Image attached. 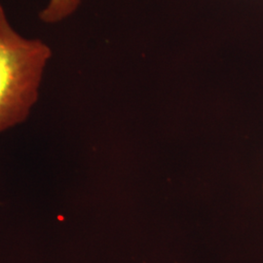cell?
Instances as JSON below:
<instances>
[{
	"label": "cell",
	"mask_w": 263,
	"mask_h": 263,
	"mask_svg": "<svg viewBox=\"0 0 263 263\" xmlns=\"http://www.w3.org/2000/svg\"><path fill=\"white\" fill-rule=\"evenodd\" d=\"M52 58L47 42L14 28L0 1V133L28 119Z\"/></svg>",
	"instance_id": "1"
},
{
	"label": "cell",
	"mask_w": 263,
	"mask_h": 263,
	"mask_svg": "<svg viewBox=\"0 0 263 263\" xmlns=\"http://www.w3.org/2000/svg\"><path fill=\"white\" fill-rule=\"evenodd\" d=\"M84 0H48L38 12L39 21L47 26L59 25L73 16Z\"/></svg>",
	"instance_id": "2"
}]
</instances>
